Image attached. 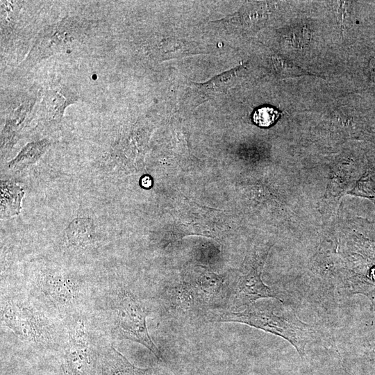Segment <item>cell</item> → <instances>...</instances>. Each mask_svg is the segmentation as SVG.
<instances>
[{"mask_svg": "<svg viewBox=\"0 0 375 375\" xmlns=\"http://www.w3.org/2000/svg\"><path fill=\"white\" fill-rule=\"evenodd\" d=\"M212 320L242 323L278 335L289 342L301 358L306 357L308 344L322 340L321 332L301 321L292 310L287 307L277 315L267 303L256 301L243 310L216 315Z\"/></svg>", "mask_w": 375, "mask_h": 375, "instance_id": "cell-1", "label": "cell"}, {"mask_svg": "<svg viewBox=\"0 0 375 375\" xmlns=\"http://www.w3.org/2000/svg\"><path fill=\"white\" fill-rule=\"evenodd\" d=\"M280 112L272 107H262L257 109L253 115L254 123L262 127L272 125L279 117Z\"/></svg>", "mask_w": 375, "mask_h": 375, "instance_id": "cell-12", "label": "cell"}, {"mask_svg": "<svg viewBox=\"0 0 375 375\" xmlns=\"http://www.w3.org/2000/svg\"><path fill=\"white\" fill-rule=\"evenodd\" d=\"M78 98L77 92L67 86H50L43 92L38 108L41 119L50 124H59L65 109Z\"/></svg>", "mask_w": 375, "mask_h": 375, "instance_id": "cell-7", "label": "cell"}, {"mask_svg": "<svg viewBox=\"0 0 375 375\" xmlns=\"http://www.w3.org/2000/svg\"><path fill=\"white\" fill-rule=\"evenodd\" d=\"M147 310L132 293L124 292L116 306V331L119 338L138 342L158 360L162 355L151 340L146 324Z\"/></svg>", "mask_w": 375, "mask_h": 375, "instance_id": "cell-3", "label": "cell"}, {"mask_svg": "<svg viewBox=\"0 0 375 375\" xmlns=\"http://www.w3.org/2000/svg\"><path fill=\"white\" fill-rule=\"evenodd\" d=\"M342 369H343V374L344 375H350V374H349L347 372V370L346 369V368L344 367V365H343L342 363Z\"/></svg>", "mask_w": 375, "mask_h": 375, "instance_id": "cell-15", "label": "cell"}, {"mask_svg": "<svg viewBox=\"0 0 375 375\" xmlns=\"http://www.w3.org/2000/svg\"><path fill=\"white\" fill-rule=\"evenodd\" d=\"M92 28V22L76 16L65 17L42 29L22 62L33 67L53 55L70 52L80 45Z\"/></svg>", "mask_w": 375, "mask_h": 375, "instance_id": "cell-2", "label": "cell"}, {"mask_svg": "<svg viewBox=\"0 0 375 375\" xmlns=\"http://www.w3.org/2000/svg\"><path fill=\"white\" fill-rule=\"evenodd\" d=\"M222 281L204 276L186 279L172 291L173 303L185 310H205L216 304L225 292Z\"/></svg>", "mask_w": 375, "mask_h": 375, "instance_id": "cell-4", "label": "cell"}, {"mask_svg": "<svg viewBox=\"0 0 375 375\" xmlns=\"http://www.w3.org/2000/svg\"><path fill=\"white\" fill-rule=\"evenodd\" d=\"M49 144L50 142L48 140H42L28 144L22 149L15 160H33L40 156Z\"/></svg>", "mask_w": 375, "mask_h": 375, "instance_id": "cell-13", "label": "cell"}, {"mask_svg": "<svg viewBox=\"0 0 375 375\" xmlns=\"http://www.w3.org/2000/svg\"><path fill=\"white\" fill-rule=\"evenodd\" d=\"M92 353L84 324L78 322L69 333L62 362L65 375H90Z\"/></svg>", "mask_w": 375, "mask_h": 375, "instance_id": "cell-5", "label": "cell"}, {"mask_svg": "<svg viewBox=\"0 0 375 375\" xmlns=\"http://www.w3.org/2000/svg\"><path fill=\"white\" fill-rule=\"evenodd\" d=\"M38 97L36 93H24L14 97L8 103L1 137L3 147L12 145L17 140L19 131L31 119Z\"/></svg>", "mask_w": 375, "mask_h": 375, "instance_id": "cell-6", "label": "cell"}, {"mask_svg": "<svg viewBox=\"0 0 375 375\" xmlns=\"http://www.w3.org/2000/svg\"><path fill=\"white\" fill-rule=\"evenodd\" d=\"M152 369L140 368L115 347H110L101 360V375H151Z\"/></svg>", "mask_w": 375, "mask_h": 375, "instance_id": "cell-10", "label": "cell"}, {"mask_svg": "<svg viewBox=\"0 0 375 375\" xmlns=\"http://www.w3.org/2000/svg\"><path fill=\"white\" fill-rule=\"evenodd\" d=\"M1 320L15 333L26 338H35L40 333L36 320L31 312L15 303L8 302L3 306Z\"/></svg>", "mask_w": 375, "mask_h": 375, "instance_id": "cell-8", "label": "cell"}, {"mask_svg": "<svg viewBox=\"0 0 375 375\" xmlns=\"http://www.w3.org/2000/svg\"><path fill=\"white\" fill-rule=\"evenodd\" d=\"M41 284L43 292L60 305H69L76 298L75 284L63 275H46Z\"/></svg>", "mask_w": 375, "mask_h": 375, "instance_id": "cell-9", "label": "cell"}, {"mask_svg": "<svg viewBox=\"0 0 375 375\" xmlns=\"http://www.w3.org/2000/svg\"><path fill=\"white\" fill-rule=\"evenodd\" d=\"M67 242L74 247H84L90 244L94 233L92 219L81 217L74 219L65 229Z\"/></svg>", "mask_w": 375, "mask_h": 375, "instance_id": "cell-11", "label": "cell"}, {"mask_svg": "<svg viewBox=\"0 0 375 375\" xmlns=\"http://www.w3.org/2000/svg\"><path fill=\"white\" fill-rule=\"evenodd\" d=\"M369 67H370L372 77L373 80L375 81V58L371 60Z\"/></svg>", "mask_w": 375, "mask_h": 375, "instance_id": "cell-14", "label": "cell"}]
</instances>
